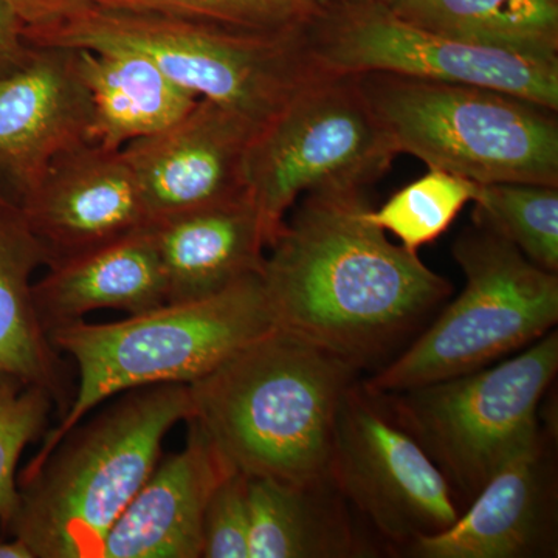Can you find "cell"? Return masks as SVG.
Here are the masks:
<instances>
[{
  "label": "cell",
  "mask_w": 558,
  "mask_h": 558,
  "mask_svg": "<svg viewBox=\"0 0 558 558\" xmlns=\"http://www.w3.org/2000/svg\"><path fill=\"white\" fill-rule=\"evenodd\" d=\"M167 303L207 299L263 270L267 242L250 194L148 226Z\"/></svg>",
  "instance_id": "cell-17"
},
{
  "label": "cell",
  "mask_w": 558,
  "mask_h": 558,
  "mask_svg": "<svg viewBox=\"0 0 558 558\" xmlns=\"http://www.w3.org/2000/svg\"><path fill=\"white\" fill-rule=\"evenodd\" d=\"M248 558L373 556L330 478L306 486L248 478Z\"/></svg>",
  "instance_id": "cell-20"
},
{
  "label": "cell",
  "mask_w": 558,
  "mask_h": 558,
  "mask_svg": "<svg viewBox=\"0 0 558 558\" xmlns=\"http://www.w3.org/2000/svg\"><path fill=\"white\" fill-rule=\"evenodd\" d=\"M33 47L24 38V22L10 0H0V76L21 68Z\"/></svg>",
  "instance_id": "cell-28"
},
{
  "label": "cell",
  "mask_w": 558,
  "mask_h": 558,
  "mask_svg": "<svg viewBox=\"0 0 558 558\" xmlns=\"http://www.w3.org/2000/svg\"><path fill=\"white\" fill-rule=\"evenodd\" d=\"M33 303L47 333L94 311L137 315L167 304L163 274L148 227L51 264L47 274L33 282Z\"/></svg>",
  "instance_id": "cell-18"
},
{
  "label": "cell",
  "mask_w": 558,
  "mask_h": 558,
  "mask_svg": "<svg viewBox=\"0 0 558 558\" xmlns=\"http://www.w3.org/2000/svg\"><path fill=\"white\" fill-rule=\"evenodd\" d=\"M33 47L140 54L183 89L263 128L318 75L304 31L260 35L205 22L90 5L24 32Z\"/></svg>",
  "instance_id": "cell-5"
},
{
  "label": "cell",
  "mask_w": 558,
  "mask_h": 558,
  "mask_svg": "<svg viewBox=\"0 0 558 558\" xmlns=\"http://www.w3.org/2000/svg\"><path fill=\"white\" fill-rule=\"evenodd\" d=\"M475 182L449 172L429 170L416 182L396 193L379 209H368L371 223L391 231L403 247L417 253L422 245L438 240L468 202Z\"/></svg>",
  "instance_id": "cell-24"
},
{
  "label": "cell",
  "mask_w": 558,
  "mask_h": 558,
  "mask_svg": "<svg viewBox=\"0 0 558 558\" xmlns=\"http://www.w3.org/2000/svg\"><path fill=\"white\" fill-rule=\"evenodd\" d=\"M473 220L512 242L539 269L558 271V186L476 183Z\"/></svg>",
  "instance_id": "cell-23"
},
{
  "label": "cell",
  "mask_w": 558,
  "mask_h": 558,
  "mask_svg": "<svg viewBox=\"0 0 558 558\" xmlns=\"http://www.w3.org/2000/svg\"><path fill=\"white\" fill-rule=\"evenodd\" d=\"M360 371L275 326L189 385L194 421L248 478H329L333 433Z\"/></svg>",
  "instance_id": "cell-2"
},
{
  "label": "cell",
  "mask_w": 558,
  "mask_h": 558,
  "mask_svg": "<svg viewBox=\"0 0 558 558\" xmlns=\"http://www.w3.org/2000/svg\"><path fill=\"white\" fill-rule=\"evenodd\" d=\"M402 20L476 46L558 61L557 0H380Z\"/></svg>",
  "instance_id": "cell-22"
},
{
  "label": "cell",
  "mask_w": 558,
  "mask_h": 558,
  "mask_svg": "<svg viewBox=\"0 0 558 558\" xmlns=\"http://www.w3.org/2000/svg\"><path fill=\"white\" fill-rule=\"evenodd\" d=\"M315 2H317V3H318V0H315Z\"/></svg>",
  "instance_id": "cell-31"
},
{
  "label": "cell",
  "mask_w": 558,
  "mask_h": 558,
  "mask_svg": "<svg viewBox=\"0 0 558 558\" xmlns=\"http://www.w3.org/2000/svg\"><path fill=\"white\" fill-rule=\"evenodd\" d=\"M451 255L465 278L461 295L402 354L362 380L366 391L389 395L464 376L556 328L557 274L539 269L497 231L473 223Z\"/></svg>",
  "instance_id": "cell-7"
},
{
  "label": "cell",
  "mask_w": 558,
  "mask_h": 558,
  "mask_svg": "<svg viewBox=\"0 0 558 558\" xmlns=\"http://www.w3.org/2000/svg\"><path fill=\"white\" fill-rule=\"evenodd\" d=\"M275 326L259 271L207 299L161 304L120 322L78 319L50 330L53 347L78 368V388L20 480L36 472L70 429L113 396L193 384Z\"/></svg>",
  "instance_id": "cell-4"
},
{
  "label": "cell",
  "mask_w": 558,
  "mask_h": 558,
  "mask_svg": "<svg viewBox=\"0 0 558 558\" xmlns=\"http://www.w3.org/2000/svg\"><path fill=\"white\" fill-rule=\"evenodd\" d=\"M357 78L396 153L470 182L558 186L557 110L486 87Z\"/></svg>",
  "instance_id": "cell-6"
},
{
  "label": "cell",
  "mask_w": 558,
  "mask_h": 558,
  "mask_svg": "<svg viewBox=\"0 0 558 558\" xmlns=\"http://www.w3.org/2000/svg\"><path fill=\"white\" fill-rule=\"evenodd\" d=\"M193 414L189 385L121 392L20 480V506L3 531L33 558H100L113 524L159 464L165 436Z\"/></svg>",
  "instance_id": "cell-3"
},
{
  "label": "cell",
  "mask_w": 558,
  "mask_h": 558,
  "mask_svg": "<svg viewBox=\"0 0 558 558\" xmlns=\"http://www.w3.org/2000/svg\"><path fill=\"white\" fill-rule=\"evenodd\" d=\"M94 5L163 14L260 35L304 31L319 11L315 0H94Z\"/></svg>",
  "instance_id": "cell-25"
},
{
  "label": "cell",
  "mask_w": 558,
  "mask_h": 558,
  "mask_svg": "<svg viewBox=\"0 0 558 558\" xmlns=\"http://www.w3.org/2000/svg\"><path fill=\"white\" fill-rule=\"evenodd\" d=\"M248 476L233 470L208 499L201 557L248 558Z\"/></svg>",
  "instance_id": "cell-27"
},
{
  "label": "cell",
  "mask_w": 558,
  "mask_h": 558,
  "mask_svg": "<svg viewBox=\"0 0 558 558\" xmlns=\"http://www.w3.org/2000/svg\"><path fill=\"white\" fill-rule=\"evenodd\" d=\"M90 120L76 50L33 47L21 68L0 76V190L20 204L51 161L89 142Z\"/></svg>",
  "instance_id": "cell-15"
},
{
  "label": "cell",
  "mask_w": 558,
  "mask_h": 558,
  "mask_svg": "<svg viewBox=\"0 0 558 558\" xmlns=\"http://www.w3.org/2000/svg\"><path fill=\"white\" fill-rule=\"evenodd\" d=\"M304 46L318 72L391 73L505 92L558 112V61L464 43L396 16L366 0L333 20L304 28Z\"/></svg>",
  "instance_id": "cell-10"
},
{
  "label": "cell",
  "mask_w": 558,
  "mask_h": 558,
  "mask_svg": "<svg viewBox=\"0 0 558 558\" xmlns=\"http://www.w3.org/2000/svg\"><path fill=\"white\" fill-rule=\"evenodd\" d=\"M259 128L199 98L167 130L123 150L149 223L247 194V156Z\"/></svg>",
  "instance_id": "cell-12"
},
{
  "label": "cell",
  "mask_w": 558,
  "mask_h": 558,
  "mask_svg": "<svg viewBox=\"0 0 558 558\" xmlns=\"http://www.w3.org/2000/svg\"><path fill=\"white\" fill-rule=\"evenodd\" d=\"M0 558H33V556L20 539H7L0 535Z\"/></svg>",
  "instance_id": "cell-30"
},
{
  "label": "cell",
  "mask_w": 558,
  "mask_h": 558,
  "mask_svg": "<svg viewBox=\"0 0 558 558\" xmlns=\"http://www.w3.org/2000/svg\"><path fill=\"white\" fill-rule=\"evenodd\" d=\"M329 478L391 553L439 534L461 513L442 473L362 380L341 403Z\"/></svg>",
  "instance_id": "cell-11"
},
{
  "label": "cell",
  "mask_w": 558,
  "mask_h": 558,
  "mask_svg": "<svg viewBox=\"0 0 558 558\" xmlns=\"http://www.w3.org/2000/svg\"><path fill=\"white\" fill-rule=\"evenodd\" d=\"M10 3L24 22L25 32L65 20L94 5V0H10Z\"/></svg>",
  "instance_id": "cell-29"
},
{
  "label": "cell",
  "mask_w": 558,
  "mask_h": 558,
  "mask_svg": "<svg viewBox=\"0 0 558 558\" xmlns=\"http://www.w3.org/2000/svg\"><path fill=\"white\" fill-rule=\"evenodd\" d=\"M49 264L132 236L149 226L123 150L83 143L51 161L20 202Z\"/></svg>",
  "instance_id": "cell-13"
},
{
  "label": "cell",
  "mask_w": 558,
  "mask_h": 558,
  "mask_svg": "<svg viewBox=\"0 0 558 558\" xmlns=\"http://www.w3.org/2000/svg\"><path fill=\"white\" fill-rule=\"evenodd\" d=\"M182 451L159 461L113 524L100 558H201L205 508L233 465L190 418Z\"/></svg>",
  "instance_id": "cell-16"
},
{
  "label": "cell",
  "mask_w": 558,
  "mask_h": 558,
  "mask_svg": "<svg viewBox=\"0 0 558 558\" xmlns=\"http://www.w3.org/2000/svg\"><path fill=\"white\" fill-rule=\"evenodd\" d=\"M553 436H542L488 480L439 534L418 538L399 556L538 558L557 556V469Z\"/></svg>",
  "instance_id": "cell-14"
},
{
  "label": "cell",
  "mask_w": 558,
  "mask_h": 558,
  "mask_svg": "<svg viewBox=\"0 0 558 558\" xmlns=\"http://www.w3.org/2000/svg\"><path fill=\"white\" fill-rule=\"evenodd\" d=\"M47 264L21 205L0 190V376L47 389L64 414L73 399L69 377L33 303V275Z\"/></svg>",
  "instance_id": "cell-19"
},
{
  "label": "cell",
  "mask_w": 558,
  "mask_h": 558,
  "mask_svg": "<svg viewBox=\"0 0 558 558\" xmlns=\"http://www.w3.org/2000/svg\"><path fill=\"white\" fill-rule=\"evenodd\" d=\"M54 400L47 389L0 376V526L20 506L16 481L22 451L46 432Z\"/></svg>",
  "instance_id": "cell-26"
},
{
  "label": "cell",
  "mask_w": 558,
  "mask_h": 558,
  "mask_svg": "<svg viewBox=\"0 0 558 558\" xmlns=\"http://www.w3.org/2000/svg\"><path fill=\"white\" fill-rule=\"evenodd\" d=\"M398 156L357 75L318 73L259 128L247 156V191L267 248L301 196L365 190Z\"/></svg>",
  "instance_id": "cell-9"
},
{
  "label": "cell",
  "mask_w": 558,
  "mask_h": 558,
  "mask_svg": "<svg viewBox=\"0 0 558 558\" xmlns=\"http://www.w3.org/2000/svg\"><path fill=\"white\" fill-rule=\"evenodd\" d=\"M76 58L92 100L89 143L102 148L167 130L199 101L140 54L76 50Z\"/></svg>",
  "instance_id": "cell-21"
},
{
  "label": "cell",
  "mask_w": 558,
  "mask_h": 558,
  "mask_svg": "<svg viewBox=\"0 0 558 558\" xmlns=\"http://www.w3.org/2000/svg\"><path fill=\"white\" fill-rule=\"evenodd\" d=\"M369 208L363 190L306 194L260 270L278 328L359 371L389 362L451 295L446 278L369 222Z\"/></svg>",
  "instance_id": "cell-1"
},
{
  "label": "cell",
  "mask_w": 558,
  "mask_h": 558,
  "mask_svg": "<svg viewBox=\"0 0 558 558\" xmlns=\"http://www.w3.org/2000/svg\"><path fill=\"white\" fill-rule=\"evenodd\" d=\"M557 371L558 333L550 330L498 365L376 396L439 469L461 509L545 432L539 403Z\"/></svg>",
  "instance_id": "cell-8"
}]
</instances>
